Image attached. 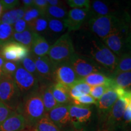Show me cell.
Returning <instances> with one entry per match:
<instances>
[{
  "mask_svg": "<svg viewBox=\"0 0 131 131\" xmlns=\"http://www.w3.org/2000/svg\"><path fill=\"white\" fill-rule=\"evenodd\" d=\"M80 80L91 87L109 84L114 81L112 78L108 77L103 73H92Z\"/></svg>",
  "mask_w": 131,
  "mask_h": 131,
  "instance_id": "cell-23",
  "label": "cell"
},
{
  "mask_svg": "<svg viewBox=\"0 0 131 131\" xmlns=\"http://www.w3.org/2000/svg\"><path fill=\"white\" fill-rule=\"evenodd\" d=\"M53 84V83H52L47 82H44L40 84L39 92L41 96L46 114L58 105L52 94V87Z\"/></svg>",
  "mask_w": 131,
  "mask_h": 131,
  "instance_id": "cell-18",
  "label": "cell"
},
{
  "mask_svg": "<svg viewBox=\"0 0 131 131\" xmlns=\"http://www.w3.org/2000/svg\"><path fill=\"white\" fill-rule=\"evenodd\" d=\"M127 44H128L129 50L131 52V24H130V27H129L128 37H127Z\"/></svg>",
  "mask_w": 131,
  "mask_h": 131,
  "instance_id": "cell-46",
  "label": "cell"
},
{
  "mask_svg": "<svg viewBox=\"0 0 131 131\" xmlns=\"http://www.w3.org/2000/svg\"><path fill=\"white\" fill-rule=\"evenodd\" d=\"M44 16L41 12L39 10H38L36 8L32 7L27 8L26 9L25 14L23 16V19L24 21L27 23V24L30 23L35 19L38 18L40 16Z\"/></svg>",
  "mask_w": 131,
  "mask_h": 131,
  "instance_id": "cell-36",
  "label": "cell"
},
{
  "mask_svg": "<svg viewBox=\"0 0 131 131\" xmlns=\"http://www.w3.org/2000/svg\"><path fill=\"white\" fill-rule=\"evenodd\" d=\"M80 79L94 73H103L104 69L91 59L75 52L69 61ZM106 70V69H105Z\"/></svg>",
  "mask_w": 131,
  "mask_h": 131,
  "instance_id": "cell-6",
  "label": "cell"
},
{
  "mask_svg": "<svg viewBox=\"0 0 131 131\" xmlns=\"http://www.w3.org/2000/svg\"><path fill=\"white\" fill-rule=\"evenodd\" d=\"M24 131H29V130H24Z\"/></svg>",
  "mask_w": 131,
  "mask_h": 131,
  "instance_id": "cell-51",
  "label": "cell"
},
{
  "mask_svg": "<svg viewBox=\"0 0 131 131\" xmlns=\"http://www.w3.org/2000/svg\"><path fill=\"white\" fill-rule=\"evenodd\" d=\"M4 63V60L3 58V57L0 55V77L3 75V66Z\"/></svg>",
  "mask_w": 131,
  "mask_h": 131,
  "instance_id": "cell-47",
  "label": "cell"
},
{
  "mask_svg": "<svg viewBox=\"0 0 131 131\" xmlns=\"http://www.w3.org/2000/svg\"><path fill=\"white\" fill-rule=\"evenodd\" d=\"M47 19H48V27L45 34L46 35L51 37H58L59 38L64 34V30L66 29L64 25L63 21L50 18H47Z\"/></svg>",
  "mask_w": 131,
  "mask_h": 131,
  "instance_id": "cell-25",
  "label": "cell"
},
{
  "mask_svg": "<svg viewBox=\"0 0 131 131\" xmlns=\"http://www.w3.org/2000/svg\"><path fill=\"white\" fill-rule=\"evenodd\" d=\"M52 94L58 104H69L72 98L69 94V88L60 83H53L52 87Z\"/></svg>",
  "mask_w": 131,
  "mask_h": 131,
  "instance_id": "cell-21",
  "label": "cell"
},
{
  "mask_svg": "<svg viewBox=\"0 0 131 131\" xmlns=\"http://www.w3.org/2000/svg\"><path fill=\"white\" fill-rule=\"evenodd\" d=\"M130 24L129 13L121 16H105L90 18L88 26L91 32L101 39L119 32H128Z\"/></svg>",
  "mask_w": 131,
  "mask_h": 131,
  "instance_id": "cell-2",
  "label": "cell"
},
{
  "mask_svg": "<svg viewBox=\"0 0 131 131\" xmlns=\"http://www.w3.org/2000/svg\"><path fill=\"white\" fill-rule=\"evenodd\" d=\"M130 24H131V16H130Z\"/></svg>",
  "mask_w": 131,
  "mask_h": 131,
  "instance_id": "cell-50",
  "label": "cell"
},
{
  "mask_svg": "<svg viewBox=\"0 0 131 131\" xmlns=\"http://www.w3.org/2000/svg\"><path fill=\"white\" fill-rule=\"evenodd\" d=\"M118 99V97L114 90L109 89L106 91L96 103V106H97L100 114L102 115L103 117H106Z\"/></svg>",
  "mask_w": 131,
  "mask_h": 131,
  "instance_id": "cell-17",
  "label": "cell"
},
{
  "mask_svg": "<svg viewBox=\"0 0 131 131\" xmlns=\"http://www.w3.org/2000/svg\"><path fill=\"white\" fill-rule=\"evenodd\" d=\"M2 4L4 10H10L14 9L15 7L18 6L20 3L18 0H1L0 1Z\"/></svg>",
  "mask_w": 131,
  "mask_h": 131,
  "instance_id": "cell-39",
  "label": "cell"
},
{
  "mask_svg": "<svg viewBox=\"0 0 131 131\" xmlns=\"http://www.w3.org/2000/svg\"><path fill=\"white\" fill-rule=\"evenodd\" d=\"M80 80L69 63L56 67L55 71V82L64 85L69 88L76 81Z\"/></svg>",
  "mask_w": 131,
  "mask_h": 131,
  "instance_id": "cell-12",
  "label": "cell"
},
{
  "mask_svg": "<svg viewBox=\"0 0 131 131\" xmlns=\"http://www.w3.org/2000/svg\"><path fill=\"white\" fill-rule=\"evenodd\" d=\"M14 34L12 26L8 24L0 23V41L3 43L12 40V37Z\"/></svg>",
  "mask_w": 131,
  "mask_h": 131,
  "instance_id": "cell-33",
  "label": "cell"
},
{
  "mask_svg": "<svg viewBox=\"0 0 131 131\" xmlns=\"http://www.w3.org/2000/svg\"><path fill=\"white\" fill-rule=\"evenodd\" d=\"M66 3L72 9L83 10L88 12L91 7V1L89 0H68Z\"/></svg>",
  "mask_w": 131,
  "mask_h": 131,
  "instance_id": "cell-34",
  "label": "cell"
},
{
  "mask_svg": "<svg viewBox=\"0 0 131 131\" xmlns=\"http://www.w3.org/2000/svg\"><path fill=\"white\" fill-rule=\"evenodd\" d=\"M49 6H57V7H64V3L58 0H47Z\"/></svg>",
  "mask_w": 131,
  "mask_h": 131,
  "instance_id": "cell-44",
  "label": "cell"
},
{
  "mask_svg": "<svg viewBox=\"0 0 131 131\" xmlns=\"http://www.w3.org/2000/svg\"><path fill=\"white\" fill-rule=\"evenodd\" d=\"M123 122L124 123H128L131 122V109L129 107H126L124 111L123 118Z\"/></svg>",
  "mask_w": 131,
  "mask_h": 131,
  "instance_id": "cell-42",
  "label": "cell"
},
{
  "mask_svg": "<svg viewBox=\"0 0 131 131\" xmlns=\"http://www.w3.org/2000/svg\"><path fill=\"white\" fill-rule=\"evenodd\" d=\"M31 54L35 61L38 73L40 76L41 83L47 82L55 83V71L56 67L50 61L48 57H36L32 53Z\"/></svg>",
  "mask_w": 131,
  "mask_h": 131,
  "instance_id": "cell-11",
  "label": "cell"
},
{
  "mask_svg": "<svg viewBox=\"0 0 131 131\" xmlns=\"http://www.w3.org/2000/svg\"><path fill=\"white\" fill-rule=\"evenodd\" d=\"M75 53L73 40L69 32L61 35L50 47L47 56L55 67L69 63Z\"/></svg>",
  "mask_w": 131,
  "mask_h": 131,
  "instance_id": "cell-4",
  "label": "cell"
},
{
  "mask_svg": "<svg viewBox=\"0 0 131 131\" xmlns=\"http://www.w3.org/2000/svg\"><path fill=\"white\" fill-rule=\"evenodd\" d=\"M126 107V103L123 99H118L110 112L106 115V124L108 127H113L122 122Z\"/></svg>",
  "mask_w": 131,
  "mask_h": 131,
  "instance_id": "cell-16",
  "label": "cell"
},
{
  "mask_svg": "<svg viewBox=\"0 0 131 131\" xmlns=\"http://www.w3.org/2000/svg\"><path fill=\"white\" fill-rule=\"evenodd\" d=\"M12 77L22 97L38 91L40 88V82L37 78L24 69L20 64Z\"/></svg>",
  "mask_w": 131,
  "mask_h": 131,
  "instance_id": "cell-7",
  "label": "cell"
},
{
  "mask_svg": "<svg viewBox=\"0 0 131 131\" xmlns=\"http://www.w3.org/2000/svg\"><path fill=\"white\" fill-rule=\"evenodd\" d=\"M27 126L23 116L14 111L0 124V131H24Z\"/></svg>",
  "mask_w": 131,
  "mask_h": 131,
  "instance_id": "cell-15",
  "label": "cell"
},
{
  "mask_svg": "<svg viewBox=\"0 0 131 131\" xmlns=\"http://www.w3.org/2000/svg\"><path fill=\"white\" fill-rule=\"evenodd\" d=\"M70 122L75 124L86 122L91 118L92 111L89 107H83L70 104L69 108Z\"/></svg>",
  "mask_w": 131,
  "mask_h": 131,
  "instance_id": "cell-19",
  "label": "cell"
},
{
  "mask_svg": "<svg viewBox=\"0 0 131 131\" xmlns=\"http://www.w3.org/2000/svg\"><path fill=\"white\" fill-rule=\"evenodd\" d=\"M96 103L97 101L91 95H86L78 98L72 100V104L76 106H83V107H89V105L93 104L96 105Z\"/></svg>",
  "mask_w": 131,
  "mask_h": 131,
  "instance_id": "cell-35",
  "label": "cell"
},
{
  "mask_svg": "<svg viewBox=\"0 0 131 131\" xmlns=\"http://www.w3.org/2000/svg\"><path fill=\"white\" fill-rule=\"evenodd\" d=\"M22 4L24 5V7L26 9L29 7H33V3H34V0H23L21 1Z\"/></svg>",
  "mask_w": 131,
  "mask_h": 131,
  "instance_id": "cell-45",
  "label": "cell"
},
{
  "mask_svg": "<svg viewBox=\"0 0 131 131\" xmlns=\"http://www.w3.org/2000/svg\"><path fill=\"white\" fill-rule=\"evenodd\" d=\"M26 8H18L7 11L3 14L0 19V23L13 26L19 19L23 18Z\"/></svg>",
  "mask_w": 131,
  "mask_h": 131,
  "instance_id": "cell-22",
  "label": "cell"
},
{
  "mask_svg": "<svg viewBox=\"0 0 131 131\" xmlns=\"http://www.w3.org/2000/svg\"><path fill=\"white\" fill-rule=\"evenodd\" d=\"M12 27L13 29H14V32L15 33L23 32L29 28L28 24L23 18L16 22L12 26Z\"/></svg>",
  "mask_w": 131,
  "mask_h": 131,
  "instance_id": "cell-40",
  "label": "cell"
},
{
  "mask_svg": "<svg viewBox=\"0 0 131 131\" xmlns=\"http://www.w3.org/2000/svg\"><path fill=\"white\" fill-rule=\"evenodd\" d=\"M68 13V12L64 7L49 6L45 13V16L47 18L63 21L67 16Z\"/></svg>",
  "mask_w": 131,
  "mask_h": 131,
  "instance_id": "cell-29",
  "label": "cell"
},
{
  "mask_svg": "<svg viewBox=\"0 0 131 131\" xmlns=\"http://www.w3.org/2000/svg\"><path fill=\"white\" fill-rule=\"evenodd\" d=\"M3 45H4V43H3L2 42H1V41H0V50H1V48H2V47H3Z\"/></svg>",
  "mask_w": 131,
  "mask_h": 131,
  "instance_id": "cell-49",
  "label": "cell"
},
{
  "mask_svg": "<svg viewBox=\"0 0 131 131\" xmlns=\"http://www.w3.org/2000/svg\"><path fill=\"white\" fill-rule=\"evenodd\" d=\"M22 98L12 77L3 74L0 77V101L12 111H16Z\"/></svg>",
  "mask_w": 131,
  "mask_h": 131,
  "instance_id": "cell-5",
  "label": "cell"
},
{
  "mask_svg": "<svg viewBox=\"0 0 131 131\" xmlns=\"http://www.w3.org/2000/svg\"><path fill=\"white\" fill-rule=\"evenodd\" d=\"M20 65L23 68L26 70H27L29 73L32 74L36 78H37L40 83H41V80L40 76L38 73L35 61H34V58L31 53L29 54V56H27L23 60L21 63H19Z\"/></svg>",
  "mask_w": 131,
  "mask_h": 131,
  "instance_id": "cell-32",
  "label": "cell"
},
{
  "mask_svg": "<svg viewBox=\"0 0 131 131\" xmlns=\"http://www.w3.org/2000/svg\"><path fill=\"white\" fill-rule=\"evenodd\" d=\"M14 112L12 109L0 101V124Z\"/></svg>",
  "mask_w": 131,
  "mask_h": 131,
  "instance_id": "cell-38",
  "label": "cell"
},
{
  "mask_svg": "<svg viewBox=\"0 0 131 131\" xmlns=\"http://www.w3.org/2000/svg\"><path fill=\"white\" fill-rule=\"evenodd\" d=\"M88 12L81 9H72L69 11L63 20L64 25L68 32H75L80 29L87 18Z\"/></svg>",
  "mask_w": 131,
  "mask_h": 131,
  "instance_id": "cell-13",
  "label": "cell"
},
{
  "mask_svg": "<svg viewBox=\"0 0 131 131\" xmlns=\"http://www.w3.org/2000/svg\"><path fill=\"white\" fill-rule=\"evenodd\" d=\"M34 37V32L28 28L27 30L21 33L14 32L12 37V40L25 46L30 50Z\"/></svg>",
  "mask_w": 131,
  "mask_h": 131,
  "instance_id": "cell-26",
  "label": "cell"
},
{
  "mask_svg": "<svg viewBox=\"0 0 131 131\" xmlns=\"http://www.w3.org/2000/svg\"><path fill=\"white\" fill-rule=\"evenodd\" d=\"M131 71V52H127L118 57V62L112 73Z\"/></svg>",
  "mask_w": 131,
  "mask_h": 131,
  "instance_id": "cell-28",
  "label": "cell"
},
{
  "mask_svg": "<svg viewBox=\"0 0 131 131\" xmlns=\"http://www.w3.org/2000/svg\"><path fill=\"white\" fill-rule=\"evenodd\" d=\"M50 46L45 37L34 32L30 52L36 57L47 56Z\"/></svg>",
  "mask_w": 131,
  "mask_h": 131,
  "instance_id": "cell-20",
  "label": "cell"
},
{
  "mask_svg": "<svg viewBox=\"0 0 131 131\" xmlns=\"http://www.w3.org/2000/svg\"><path fill=\"white\" fill-rule=\"evenodd\" d=\"M35 131H61L49 119L47 114L34 126Z\"/></svg>",
  "mask_w": 131,
  "mask_h": 131,
  "instance_id": "cell-31",
  "label": "cell"
},
{
  "mask_svg": "<svg viewBox=\"0 0 131 131\" xmlns=\"http://www.w3.org/2000/svg\"><path fill=\"white\" fill-rule=\"evenodd\" d=\"M16 111L23 116L27 126L34 127L46 114L39 89L23 96Z\"/></svg>",
  "mask_w": 131,
  "mask_h": 131,
  "instance_id": "cell-3",
  "label": "cell"
},
{
  "mask_svg": "<svg viewBox=\"0 0 131 131\" xmlns=\"http://www.w3.org/2000/svg\"><path fill=\"white\" fill-rule=\"evenodd\" d=\"M122 11L118 2L95 0L91 1V7L88 12L90 18L105 16H121L125 14Z\"/></svg>",
  "mask_w": 131,
  "mask_h": 131,
  "instance_id": "cell-8",
  "label": "cell"
},
{
  "mask_svg": "<svg viewBox=\"0 0 131 131\" xmlns=\"http://www.w3.org/2000/svg\"><path fill=\"white\" fill-rule=\"evenodd\" d=\"M19 64V63H15V62L4 61L3 66V74L7 75V76L13 77Z\"/></svg>",
  "mask_w": 131,
  "mask_h": 131,
  "instance_id": "cell-37",
  "label": "cell"
},
{
  "mask_svg": "<svg viewBox=\"0 0 131 131\" xmlns=\"http://www.w3.org/2000/svg\"><path fill=\"white\" fill-rule=\"evenodd\" d=\"M81 32L76 38L75 52L88 57L106 70L113 72L117 66L118 57L91 32Z\"/></svg>",
  "mask_w": 131,
  "mask_h": 131,
  "instance_id": "cell-1",
  "label": "cell"
},
{
  "mask_svg": "<svg viewBox=\"0 0 131 131\" xmlns=\"http://www.w3.org/2000/svg\"><path fill=\"white\" fill-rule=\"evenodd\" d=\"M71 103L66 104H58L51 111L47 113L49 119L59 129L64 127L70 122L69 108Z\"/></svg>",
  "mask_w": 131,
  "mask_h": 131,
  "instance_id": "cell-14",
  "label": "cell"
},
{
  "mask_svg": "<svg viewBox=\"0 0 131 131\" xmlns=\"http://www.w3.org/2000/svg\"><path fill=\"white\" fill-rule=\"evenodd\" d=\"M118 86L126 89L131 87V71L112 73V77Z\"/></svg>",
  "mask_w": 131,
  "mask_h": 131,
  "instance_id": "cell-30",
  "label": "cell"
},
{
  "mask_svg": "<svg viewBox=\"0 0 131 131\" xmlns=\"http://www.w3.org/2000/svg\"><path fill=\"white\" fill-rule=\"evenodd\" d=\"M30 53L28 47L13 40L5 42L0 50V55L4 61L18 63H21Z\"/></svg>",
  "mask_w": 131,
  "mask_h": 131,
  "instance_id": "cell-9",
  "label": "cell"
},
{
  "mask_svg": "<svg viewBox=\"0 0 131 131\" xmlns=\"http://www.w3.org/2000/svg\"><path fill=\"white\" fill-rule=\"evenodd\" d=\"M3 11H4V9H3V7L1 4V2H0V19H1V16H2L3 14Z\"/></svg>",
  "mask_w": 131,
  "mask_h": 131,
  "instance_id": "cell-48",
  "label": "cell"
},
{
  "mask_svg": "<svg viewBox=\"0 0 131 131\" xmlns=\"http://www.w3.org/2000/svg\"><path fill=\"white\" fill-rule=\"evenodd\" d=\"M128 34L129 32L116 33L101 39V41L107 48L118 57L123 54L130 52L127 44Z\"/></svg>",
  "mask_w": 131,
  "mask_h": 131,
  "instance_id": "cell-10",
  "label": "cell"
},
{
  "mask_svg": "<svg viewBox=\"0 0 131 131\" xmlns=\"http://www.w3.org/2000/svg\"><path fill=\"white\" fill-rule=\"evenodd\" d=\"M28 27L33 32L37 33L40 35L45 34L48 27V19L45 16H40L29 23Z\"/></svg>",
  "mask_w": 131,
  "mask_h": 131,
  "instance_id": "cell-27",
  "label": "cell"
},
{
  "mask_svg": "<svg viewBox=\"0 0 131 131\" xmlns=\"http://www.w3.org/2000/svg\"><path fill=\"white\" fill-rule=\"evenodd\" d=\"M49 6L47 0H34L33 7L36 8L45 16V13Z\"/></svg>",
  "mask_w": 131,
  "mask_h": 131,
  "instance_id": "cell-41",
  "label": "cell"
},
{
  "mask_svg": "<svg viewBox=\"0 0 131 131\" xmlns=\"http://www.w3.org/2000/svg\"><path fill=\"white\" fill-rule=\"evenodd\" d=\"M91 91V86L81 80H78L69 88V94L72 99L78 98L80 96L89 95Z\"/></svg>",
  "mask_w": 131,
  "mask_h": 131,
  "instance_id": "cell-24",
  "label": "cell"
},
{
  "mask_svg": "<svg viewBox=\"0 0 131 131\" xmlns=\"http://www.w3.org/2000/svg\"><path fill=\"white\" fill-rule=\"evenodd\" d=\"M123 100H124V101L126 103V107L131 109V90L126 91L125 95Z\"/></svg>",
  "mask_w": 131,
  "mask_h": 131,
  "instance_id": "cell-43",
  "label": "cell"
}]
</instances>
